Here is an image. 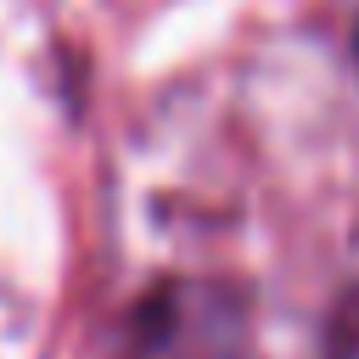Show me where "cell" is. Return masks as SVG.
I'll return each mask as SVG.
<instances>
[{
	"mask_svg": "<svg viewBox=\"0 0 359 359\" xmlns=\"http://www.w3.org/2000/svg\"><path fill=\"white\" fill-rule=\"evenodd\" d=\"M241 303L219 286H163L129 320V359H236Z\"/></svg>",
	"mask_w": 359,
	"mask_h": 359,
	"instance_id": "cell-1",
	"label": "cell"
},
{
	"mask_svg": "<svg viewBox=\"0 0 359 359\" xmlns=\"http://www.w3.org/2000/svg\"><path fill=\"white\" fill-rule=\"evenodd\" d=\"M353 56H359V28H353Z\"/></svg>",
	"mask_w": 359,
	"mask_h": 359,
	"instance_id": "cell-2",
	"label": "cell"
}]
</instances>
